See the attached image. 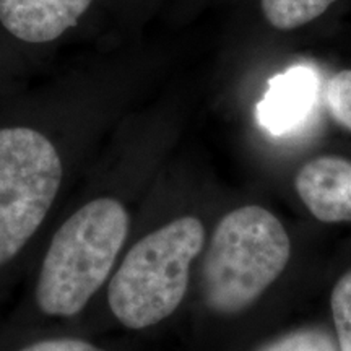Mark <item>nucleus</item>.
Returning a JSON list of instances; mask_svg holds the SVG:
<instances>
[{
    "instance_id": "f257e3e1",
    "label": "nucleus",
    "mask_w": 351,
    "mask_h": 351,
    "mask_svg": "<svg viewBox=\"0 0 351 351\" xmlns=\"http://www.w3.org/2000/svg\"><path fill=\"white\" fill-rule=\"evenodd\" d=\"M127 208L98 197L73 212L56 231L36 283V304L51 317H72L85 309L111 275L129 234Z\"/></svg>"
},
{
    "instance_id": "f03ea898",
    "label": "nucleus",
    "mask_w": 351,
    "mask_h": 351,
    "mask_svg": "<svg viewBox=\"0 0 351 351\" xmlns=\"http://www.w3.org/2000/svg\"><path fill=\"white\" fill-rule=\"evenodd\" d=\"M291 243L278 218L249 205L221 218L202 267V295L213 313L238 314L287 269Z\"/></svg>"
},
{
    "instance_id": "7ed1b4c3",
    "label": "nucleus",
    "mask_w": 351,
    "mask_h": 351,
    "mask_svg": "<svg viewBox=\"0 0 351 351\" xmlns=\"http://www.w3.org/2000/svg\"><path fill=\"white\" fill-rule=\"evenodd\" d=\"M204 243V223L191 215L137 241L109 283L108 304L114 317L132 330L168 319L186 296L191 265Z\"/></svg>"
},
{
    "instance_id": "20e7f679",
    "label": "nucleus",
    "mask_w": 351,
    "mask_h": 351,
    "mask_svg": "<svg viewBox=\"0 0 351 351\" xmlns=\"http://www.w3.org/2000/svg\"><path fill=\"white\" fill-rule=\"evenodd\" d=\"M62 158L32 127L0 129V267L28 244L62 186Z\"/></svg>"
},
{
    "instance_id": "39448f33",
    "label": "nucleus",
    "mask_w": 351,
    "mask_h": 351,
    "mask_svg": "<svg viewBox=\"0 0 351 351\" xmlns=\"http://www.w3.org/2000/svg\"><path fill=\"white\" fill-rule=\"evenodd\" d=\"M298 195L322 223L351 221V163L341 156H319L298 171Z\"/></svg>"
},
{
    "instance_id": "423d86ee",
    "label": "nucleus",
    "mask_w": 351,
    "mask_h": 351,
    "mask_svg": "<svg viewBox=\"0 0 351 351\" xmlns=\"http://www.w3.org/2000/svg\"><path fill=\"white\" fill-rule=\"evenodd\" d=\"M93 0H0V23L12 36L43 44L78 23Z\"/></svg>"
},
{
    "instance_id": "0eeeda50",
    "label": "nucleus",
    "mask_w": 351,
    "mask_h": 351,
    "mask_svg": "<svg viewBox=\"0 0 351 351\" xmlns=\"http://www.w3.org/2000/svg\"><path fill=\"white\" fill-rule=\"evenodd\" d=\"M317 95V77L307 67H293L271 78L269 90L257 106L263 129L283 135L307 119Z\"/></svg>"
},
{
    "instance_id": "6e6552de",
    "label": "nucleus",
    "mask_w": 351,
    "mask_h": 351,
    "mask_svg": "<svg viewBox=\"0 0 351 351\" xmlns=\"http://www.w3.org/2000/svg\"><path fill=\"white\" fill-rule=\"evenodd\" d=\"M335 0H261L269 23L276 29L289 32L319 19Z\"/></svg>"
},
{
    "instance_id": "1a4fd4ad",
    "label": "nucleus",
    "mask_w": 351,
    "mask_h": 351,
    "mask_svg": "<svg viewBox=\"0 0 351 351\" xmlns=\"http://www.w3.org/2000/svg\"><path fill=\"white\" fill-rule=\"evenodd\" d=\"M257 351H339L332 335L322 328H301L262 345Z\"/></svg>"
},
{
    "instance_id": "9d476101",
    "label": "nucleus",
    "mask_w": 351,
    "mask_h": 351,
    "mask_svg": "<svg viewBox=\"0 0 351 351\" xmlns=\"http://www.w3.org/2000/svg\"><path fill=\"white\" fill-rule=\"evenodd\" d=\"M326 106L332 119L351 132V70H341L328 78Z\"/></svg>"
},
{
    "instance_id": "9b49d317",
    "label": "nucleus",
    "mask_w": 351,
    "mask_h": 351,
    "mask_svg": "<svg viewBox=\"0 0 351 351\" xmlns=\"http://www.w3.org/2000/svg\"><path fill=\"white\" fill-rule=\"evenodd\" d=\"M339 351H351V270L337 282L330 298Z\"/></svg>"
},
{
    "instance_id": "f8f14e48",
    "label": "nucleus",
    "mask_w": 351,
    "mask_h": 351,
    "mask_svg": "<svg viewBox=\"0 0 351 351\" xmlns=\"http://www.w3.org/2000/svg\"><path fill=\"white\" fill-rule=\"evenodd\" d=\"M20 351H104L98 346L91 345L90 341L78 339H54L43 340L38 343L28 345Z\"/></svg>"
}]
</instances>
